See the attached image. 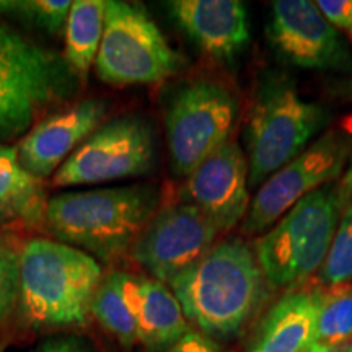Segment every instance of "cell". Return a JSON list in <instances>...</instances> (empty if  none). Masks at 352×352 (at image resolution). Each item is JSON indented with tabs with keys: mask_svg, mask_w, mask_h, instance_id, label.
Wrapping results in <instances>:
<instances>
[{
	"mask_svg": "<svg viewBox=\"0 0 352 352\" xmlns=\"http://www.w3.org/2000/svg\"><path fill=\"white\" fill-rule=\"evenodd\" d=\"M349 36H351V39H352V32H351V34H349Z\"/></svg>",
	"mask_w": 352,
	"mask_h": 352,
	"instance_id": "obj_31",
	"label": "cell"
},
{
	"mask_svg": "<svg viewBox=\"0 0 352 352\" xmlns=\"http://www.w3.org/2000/svg\"><path fill=\"white\" fill-rule=\"evenodd\" d=\"M316 280L321 287H333L352 280V201L342 209L331 246L316 274Z\"/></svg>",
	"mask_w": 352,
	"mask_h": 352,
	"instance_id": "obj_22",
	"label": "cell"
},
{
	"mask_svg": "<svg viewBox=\"0 0 352 352\" xmlns=\"http://www.w3.org/2000/svg\"><path fill=\"white\" fill-rule=\"evenodd\" d=\"M186 316L168 285L140 276L138 303V341L152 352H164L188 329Z\"/></svg>",
	"mask_w": 352,
	"mask_h": 352,
	"instance_id": "obj_17",
	"label": "cell"
},
{
	"mask_svg": "<svg viewBox=\"0 0 352 352\" xmlns=\"http://www.w3.org/2000/svg\"><path fill=\"white\" fill-rule=\"evenodd\" d=\"M342 209L338 182L329 183L298 201L259 236L254 253L271 287L296 289L318 274Z\"/></svg>",
	"mask_w": 352,
	"mask_h": 352,
	"instance_id": "obj_5",
	"label": "cell"
},
{
	"mask_svg": "<svg viewBox=\"0 0 352 352\" xmlns=\"http://www.w3.org/2000/svg\"><path fill=\"white\" fill-rule=\"evenodd\" d=\"M321 285L290 289L270 308L246 352H310Z\"/></svg>",
	"mask_w": 352,
	"mask_h": 352,
	"instance_id": "obj_16",
	"label": "cell"
},
{
	"mask_svg": "<svg viewBox=\"0 0 352 352\" xmlns=\"http://www.w3.org/2000/svg\"><path fill=\"white\" fill-rule=\"evenodd\" d=\"M168 285L197 331L214 340H232L258 314L270 284L254 248L230 239L215 243Z\"/></svg>",
	"mask_w": 352,
	"mask_h": 352,
	"instance_id": "obj_1",
	"label": "cell"
},
{
	"mask_svg": "<svg viewBox=\"0 0 352 352\" xmlns=\"http://www.w3.org/2000/svg\"><path fill=\"white\" fill-rule=\"evenodd\" d=\"M20 254L0 236V323H3L19 300Z\"/></svg>",
	"mask_w": 352,
	"mask_h": 352,
	"instance_id": "obj_24",
	"label": "cell"
},
{
	"mask_svg": "<svg viewBox=\"0 0 352 352\" xmlns=\"http://www.w3.org/2000/svg\"><path fill=\"white\" fill-rule=\"evenodd\" d=\"M33 352H88V347L78 338H56L39 344Z\"/></svg>",
	"mask_w": 352,
	"mask_h": 352,
	"instance_id": "obj_27",
	"label": "cell"
},
{
	"mask_svg": "<svg viewBox=\"0 0 352 352\" xmlns=\"http://www.w3.org/2000/svg\"><path fill=\"white\" fill-rule=\"evenodd\" d=\"M266 34L272 50L289 64L315 70H351L352 54L341 33L310 0L271 3Z\"/></svg>",
	"mask_w": 352,
	"mask_h": 352,
	"instance_id": "obj_12",
	"label": "cell"
},
{
	"mask_svg": "<svg viewBox=\"0 0 352 352\" xmlns=\"http://www.w3.org/2000/svg\"><path fill=\"white\" fill-rule=\"evenodd\" d=\"M321 15L338 32H352V0H318L315 2Z\"/></svg>",
	"mask_w": 352,
	"mask_h": 352,
	"instance_id": "obj_25",
	"label": "cell"
},
{
	"mask_svg": "<svg viewBox=\"0 0 352 352\" xmlns=\"http://www.w3.org/2000/svg\"><path fill=\"white\" fill-rule=\"evenodd\" d=\"M168 8L197 47L217 60L235 59L252 38L248 13L239 0H175Z\"/></svg>",
	"mask_w": 352,
	"mask_h": 352,
	"instance_id": "obj_15",
	"label": "cell"
},
{
	"mask_svg": "<svg viewBox=\"0 0 352 352\" xmlns=\"http://www.w3.org/2000/svg\"><path fill=\"white\" fill-rule=\"evenodd\" d=\"M338 188H340V195L342 199L344 208L352 201V157L347 164L344 173H342L341 179H338Z\"/></svg>",
	"mask_w": 352,
	"mask_h": 352,
	"instance_id": "obj_28",
	"label": "cell"
},
{
	"mask_svg": "<svg viewBox=\"0 0 352 352\" xmlns=\"http://www.w3.org/2000/svg\"><path fill=\"white\" fill-rule=\"evenodd\" d=\"M155 212L157 191L151 186L98 188L47 199L44 223L63 243L111 261L132 248Z\"/></svg>",
	"mask_w": 352,
	"mask_h": 352,
	"instance_id": "obj_3",
	"label": "cell"
},
{
	"mask_svg": "<svg viewBox=\"0 0 352 352\" xmlns=\"http://www.w3.org/2000/svg\"><path fill=\"white\" fill-rule=\"evenodd\" d=\"M333 352H352V341L347 342L346 346H342V347H340V349H336V351H333Z\"/></svg>",
	"mask_w": 352,
	"mask_h": 352,
	"instance_id": "obj_30",
	"label": "cell"
},
{
	"mask_svg": "<svg viewBox=\"0 0 352 352\" xmlns=\"http://www.w3.org/2000/svg\"><path fill=\"white\" fill-rule=\"evenodd\" d=\"M104 0L72 2L65 23V64L78 76H87L96 60L104 30Z\"/></svg>",
	"mask_w": 352,
	"mask_h": 352,
	"instance_id": "obj_20",
	"label": "cell"
},
{
	"mask_svg": "<svg viewBox=\"0 0 352 352\" xmlns=\"http://www.w3.org/2000/svg\"><path fill=\"white\" fill-rule=\"evenodd\" d=\"M219 233L199 209L178 201L157 210L131 254L151 277L168 285L212 250Z\"/></svg>",
	"mask_w": 352,
	"mask_h": 352,
	"instance_id": "obj_11",
	"label": "cell"
},
{
	"mask_svg": "<svg viewBox=\"0 0 352 352\" xmlns=\"http://www.w3.org/2000/svg\"><path fill=\"white\" fill-rule=\"evenodd\" d=\"M352 341V280L321 287L310 352H333Z\"/></svg>",
	"mask_w": 352,
	"mask_h": 352,
	"instance_id": "obj_21",
	"label": "cell"
},
{
	"mask_svg": "<svg viewBox=\"0 0 352 352\" xmlns=\"http://www.w3.org/2000/svg\"><path fill=\"white\" fill-rule=\"evenodd\" d=\"M331 113L298 94L296 82L266 70L254 88L246 126L248 186L254 189L328 129Z\"/></svg>",
	"mask_w": 352,
	"mask_h": 352,
	"instance_id": "obj_4",
	"label": "cell"
},
{
	"mask_svg": "<svg viewBox=\"0 0 352 352\" xmlns=\"http://www.w3.org/2000/svg\"><path fill=\"white\" fill-rule=\"evenodd\" d=\"M103 101L83 100L38 122L19 145L20 164L39 179L50 178L100 127Z\"/></svg>",
	"mask_w": 352,
	"mask_h": 352,
	"instance_id": "obj_14",
	"label": "cell"
},
{
	"mask_svg": "<svg viewBox=\"0 0 352 352\" xmlns=\"http://www.w3.org/2000/svg\"><path fill=\"white\" fill-rule=\"evenodd\" d=\"M239 100L223 83L195 80L171 100L165 116L171 168L178 176L196 170L215 148L230 139Z\"/></svg>",
	"mask_w": 352,
	"mask_h": 352,
	"instance_id": "obj_9",
	"label": "cell"
},
{
	"mask_svg": "<svg viewBox=\"0 0 352 352\" xmlns=\"http://www.w3.org/2000/svg\"><path fill=\"white\" fill-rule=\"evenodd\" d=\"M352 157V113L277 170L259 186L241 222L245 235L264 233L290 208L316 189L338 182Z\"/></svg>",
	"mask_w": 352,
	"mask_h": 352,
	"instance_id": "obj_6",
	"label": "cell"
},
{
	"mask_svg": "<svg viewBox=\"0 0 352 352\" xmlns=\"http://www.w3.org/2000/svg\"><path fill=\"white\" fill-rule=\"evenodd\" d=\"M103 279L98 259L63 241L33 239L20 253L19 316L32 329L82 327Z\"/></svg>",
	"mask_w": 352,
	"mask_h": 352,
	"instance_id": "obj_2",
	"label": "cell"
},
{
	"mask_svg": "<svg viewBox=\"0 0 352 352\" xmlns=\"http://www.w3.org/2000/svg\"><path fill=\"white\" fill-rule=\"evenodd\" d=\"M164 352H228L226 347L220 346V342L208 334L189 328L186 333L175 341Z\"/></svg>",
	"mask_w": 352,
	"mask_h": 352,
	"instance_id": "obj_26",
	"label": "cell"
},
{
	"mask_svg": "<svg viewBox=\"0 0 352 352\" xmlns=\"http://www.w3.org/2000/svg\"><path fill=\"white\" fill-rule=\"evenodd\" d=\"M70 6L72 2L69 0H19V2L0 0V15H13L26 23L39 26L56 34L67 23Z\"/></svg>",
	"mask_w": 352,
	"mask_h": 352,
	"instance_id": "obj_23",
	"label": "cell"
},
{
	"mask_svg": "<svg viewBox=\"0 0 352 352\" xmlns=\"http://www.w3.org/2000/svg\"><path fill=\"white\" fill-rule=\"evenodd\" d=\"M334 94L341 98H344L347 101H352V78L351 80H344V82H338L334 83Z\"/></svg>",
	"mask_w": 352,
	"mask_h": 352,
	"instance_id": "obj_29",
	"label": "cell"
},
{
	"mask_svg": "<svg viewBox=\"0 0 352 352\" xmlns=\"http://www.w3.org/2000/svg\"><path fill=\"white\" fill-rule=\"evenodd\" d=\"M65 63L54 51L0 25V138L12 139L67 88Z\"/></svg>",
	"mask_w": 352,
	"mask_h": 352,
	"instance_id": "obj_8",
	"label": "cell"
},
{
	"mask_svg": "<svg viewBox=\"0 0 352 352\" xmlns=\"http://www.w3.org/2000/svg\"><path fill=\"white\" fill-rule=\"evenodd\" d=\"M183 57L142 7L108 0L96 74L111 85L158 83L178 72Z\"/></svg>",
	"mask_w": 352,
	"mask_h": 352,
	"instance_id": "obj_7",
	"label": "cell"
},
{
	"mask_svg": "<svg viewBox=\"0 0 352 352\" xmlns=\"http://www.w3.org/2000/svg\"><path fill=\"white\" fill-rule=\"evenodd\" d=\"M46 206L41 179L21 166L15 147L0 145V223L41 226Z\"/></svg>",
	"mask_w": 352,
	"mask_h": 352,
	"instance_id": "obj_18",
	"label": "cell"
},
{
	"mask_svg": "<svg viewBox=\"0 0 352 352\" xmlns=\"http://www.w3.org/2000/svg\"><path fill=\"white\" fill-rule=\"evenodd\" d=\"M151 126L135 116L100 126L52 176V186H85L148 173L153 166Z\"/></svg>",
	"mask_w": 352,
	"mask_h": 352,
	"instance_id": "obj_10",
	"label": "cell"
},
{
	"mask_svg": "<svg viewBox=\"0 0 352 352\" xmlns=\"http://www.w3.org/2000/svg\"><path fill=\"white\" fill-rule=\"evenodd\" d=\"M182 201L199 209L220 233L243 222L250 208L248 162L236 140L228 139L186 176Z\"/></svg>",
	"mask_w": 352,
	"mask_h": 352,
	"instance_id": "obj_13",
	"label": "cell"
},
{
	"mask_svg": "<svg viewBox=\"0 0 352 352\" xmlns=\"http://www.w3.org/2000/svg\"><path fill=\"white\" fill-rule=\"evenodd\" d=\"M140 276L113 271L101 279L91 300L90 314L121 344L138 341V303Z\"/></svg>",
	"mask_w": 352,
	"mask_h": 352,
	"instance_id": "obj_19",
	"label": "cell"
}]
</instances>
